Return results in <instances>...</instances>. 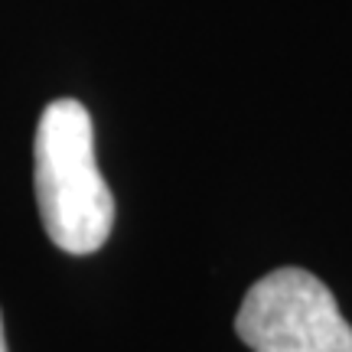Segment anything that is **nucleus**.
<instances>
[{"label":"nucleus","instance_id":"obj_1","mask_svg":"<svg viewBox=\"0 0 352 352\" xmlns=\"http://www.w3.org/2000/svg\"><path fill=\"white\" fill-rule=\"evenodd\" d=\"M33 176L43 228L56 248L91 254L114 228V196L95 160L91 114L76 98H56L39 114Z\"/></svg>","mask_w":352,"mask_h":352},{"label":"nucleus","instance_id":"obj_2","mask_svg":"<svg viewBox=\"0 0 352 352\" xmlns=\"http://www.w3.org/2000/svg\"><path fill=\"white\" fill-rule=\"evenodd\" d=\"M235 333L252 352H352V327L333 290L303 267H277L254 280Z\"/></svg>","mask_w":352,"mask_h":352},{"label":"nucleus","instance_id":"obj_3","mask_svg":"<svg viewBox=\"0 0 352 352\" xmlns=\"http://www.w3.org/2000/svg\"><path fill=\"white\" fill-rule=\"evenodd\" d=\"M0 352H7V340H3V320H0Z\"/></svg>","mask_w":352,"mask_h":352}]
</instances>
